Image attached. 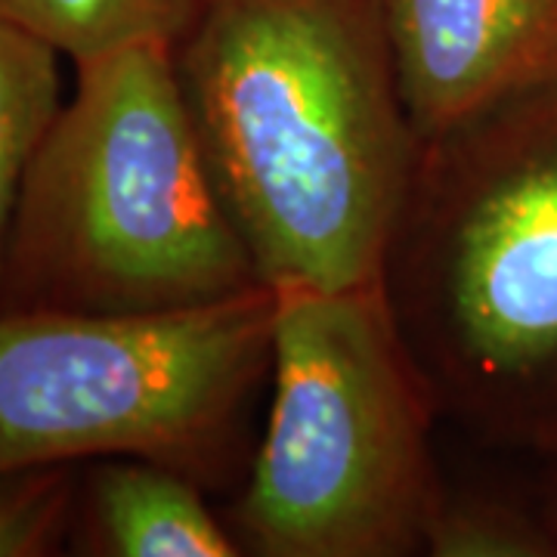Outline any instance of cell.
<instances>
[{
  "label": "cell",
  "mask_w": 557,
  "mask_h": 557,
  "mask_svg": "<svg viewBox=\"0 0 557 557\" xmlns=\"http://www.w3.org/2000/svg\"><path fill=\"white\" fill-rule=\"evenodd\" d=\"M174 62L260 282H381L421 152L384 0H196Z\"/></svg>",
  "instance_id": "6da1fadb"
},
{
  "label": "cell",
  "mask_w": 557,
  "mask_h": 557,
  "mask_svg": "<svg viewBox=\"0 0 557 557\" xmlns=\"http://www.w3.org/2000/svg\"><path fill=\"white\" fill-rule=\"evenodd\" d=\"M381 288L437 416L557 458V75L421 143Z\"/></svg>",
  "instance_id": "7a4b0ae2"
},
{
  "label": "cell",
  "mask_w": 557,
  "mask_h": 557,
  "mask_svg": "<svg viewBox=\"0 0 557 557\" xmlns=\"http://www.w3.org/2000/svg\"><path fill=\"white\" fill-rule=\"evenodd\" d=\"M75 69L22 186L0 310L171 313L267 288L201 152L174 40Z\"/></svg>",
  "instance_id": "3957f363"
},
{
  "label": "cell",
  "mask_w": 557,
  "mask_h": 557,
  "mask_svg": "<svg viewBox=\"0 0 557 557\" xmlns=\"http://www.w3.org/2000/svg\"><path fill=\"white\" fill-rule=\"evenodd\" d=\"M273 394L230 530L242 555L409 557L443 496L437 406L381 282L276 288Z\"/></svg>",
  "instance_id": "277c9868"
},
{
  "label": "cell",
  "mask_w": 557,
  "mask_h": 557,
  "mask_svg": "<svg viewBox=\"0 0 557 557\" xmlns=\"http://www.w3.org/2000/svg\"><path fill=\"white\" fill-rule=\"evenodd\" d=\"M273 313L270 288L171 313L0 310V471L131 456L220 483L273 366Z\"/></svg>",
  "instance_id": "5b68a950"
},
{
  "label": "cell",
  "mask_w": 557,
  "mask_h": 557,
  "mask_svg": "<svg viewBox=\"0 0 557 557\" xmlns=\"http://www.w3.org/2000/svg\"><path fill=\"white\" fill-rule=\"evenodd\" d=\"M384 20L421 143L557 75V0H384Z\"/></svg>",
  "instance_id": "8992f818"
},
{
  "label": "cell",
  "mask_w": 557,
  "mask_h": 557,
  "mask_svg": "<svg viewBox=\"0 0 557 557\" xmlns=\"http://www.w3.org/2000/svg\"><path fill=\"white\" fill-rule=\"evenodd\" d=\"M94 555L236 557L242 545L211 511L205 486L152 458H97L81 486Z\"/></svg>",
  "instance_id": "52a82bcc"
},
{
  "label": "cell",
  "mask_w": 557,
  "mask_h": 557,
  "mask_svg": "<svg viewBox=\"0 0 557 557\" xmlns=\"http://www.w3.org/2000/svg\"><path fill=\"white\" fill-rule=\"evenodd\" d=\"M62 53L0 20V270L22 186L62 109Z\"/></svg>",
  "instance_id": "ba28073f"
},
{
  "label": "cell",
  "mask_w": 557,
  "mask_h": 557,
  "mask_svg": "<svg viewBox=\"0 0 557 557\" xmlns=\"http://www.w3.org/2000/svg\"><path fill=\"white\" fill-rule=\"evenodd\" d=\"M196 0H0V20L53 44L72 62L131 40H177Z\"/></svg>",
  "instance_id": "9c48e42d"
},
{
  "label": "cell",
  "mask_w": 557,
  "mask_h": 557,
  "mask_svg": "<svg viewBox=\"0 0 557 557\" xmlns=\"http://www.w3.org/2000/svg\"><path fill=\"white\" fill-rule=\"evenodd\" d=\"M431 557H557V536L539 493H449L424 533Z\"/></svg>",
  "instance_id": "30bf717a"
},
{
  "label": "cell",
  "mask_w": 557,
  "mask_h": 557,
  "mask_svg": "<svg viewBox=\"0 0 557 557\" xmlns=\"http://www.w3.org/2000/svg\"><path fill=\"white\" fill-rule=\"evenodd\" d=\"M78 465L0 471V557L57 555L78 515Z\"/></svg>",
  "instance_id": "8fae6325"
},
{
  "label": "cell",
  "mask_w": 557,
  "mask_h": 557,
  "mask_svg": "<svg viewBox=\"0 0 557 557\" xmlns=\"http://www.w3.org/2000/svg\"><path fill=\"white\" fill-rule=\"evenodd\" d=\"M539 468H542V474L536 480L539 502H542V511H545V518H548L557 536V458L539 461Z\"/></svg>",
  "instance_id": "7c38bea8"
}]
</instances>
